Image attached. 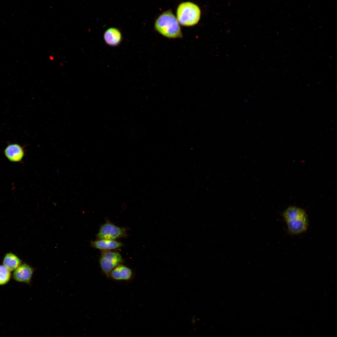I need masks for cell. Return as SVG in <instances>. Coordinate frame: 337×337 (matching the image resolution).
<instances>
[{"mask_svg":"<svg viewBox=\"0 0 337 337\" xmlns=\"http://www.w3.org/2000/svg\"><path fill=\"white\" fill-rule=\"evenodd\" d=\"M122 35L120 31L117 28L111 27L108 29L105 32L104 38L105 42L111 46H116L120 44L122 40Z\"/></svg>","mask_w":337,"mask_h":337,"instance_id":"ba28073f","label":"cell"},{"mask_svg":"<svg viewBox=\"0 0 337 337\" xmlns=\"http://www.w3.org/2000/svg\"><path fill=\"white\" fill-rule=\"evenodd\" d=\"M4 153L7 159L12 162H21L25 155L23 147L17 143L8 144L4 149Z\"/></svg>","mask_w":337,"mask_h":337,"instance_id":"5b68a950","label":"cell"},{"mask_svg":"<svg viewBox=\"0 0 337 337\" xmlns=\"http://www.w3.org/2000/svg\"><path fill=\"white\" fill-rule=\"evenodd\" d=\"M109 275L116 281H127L132 279L133 273L130 268L120 264L113 269Z\"/></svg>","mask_w":337,"mask_h":337,"instance_id":"52a82bcc","label":"cell"},{"mask_svg":"<svg viewBox=\"0 0 337 337\" xmlns=\"http://www.w3.org/2000/svg\"><path fill=\"white\" fill-rule=\"evenodd\" d=\"M286 222L289 232L292 234L302 233L306 229L307 227L306 217Z\"/></svg>","mask_w":337,"mask_h":337,"instance_id":"30bf717a","label":"cell"},{"mask_svg":"<svg viewBox=\"0 0 337 337\" xmlns=\"http://www.w3.org/2000/svg\"><path fill=\"white\" fill-rule=\"evenodd\" d=\"M156 30L164 36L176 38L182 37L178 22L172 12L166 11L160 15L155 21Z\"/></svg>","mask_w":337,"mask_h":337,"instance_id":"6da1fadb","label":"cell"},{"mask_svg":"<svg viewBox=\"0 0 337 337\" xmlns=\"http://www.w3.org/2000/svg\"><path fill=\"white\" fill-rule=\"evenodd\" d=\"M49 58L51 60H53L54 59V57L51 56H50Z\"/></svg>","mask_w":337,"mask_h":337,"instance_id":"5bb4252c","label":"cell"},{"mask_svg":"<svg viewBox=\"0 0 337 337\" xmlns=\"http://www.w3.org/2000/svg\"><path fill=\"white\" fill-rule=\"evenodd\" d=\"M33 272L34 269L32 267L26 263H24L21 264L15 270L13 277L17 281L28 284L30 282Z\"/></svg>","mask_w":337,"mask_h":337,"instance_id":"8992f818","label":"cell"},{"mask_svg":"<svg viewBox=\"0 0 337 337\" xmlns=\"http://www.w3.org/2000/svg\"><path fill=\"white\" fill-rule=\"evenodd\" d=\"M126 235L125 229L107 222L101 226L97 235L99 239L115 240Z\"/></svg>","mask_w":337,"mask_h":337,"instance_id":"277c9868","label":"cell"},{"mask_svg":"<svg viewBox=\"0 0 337 337\" xmlns=\"http://www.w3.org/2000/svg\"><path fill=\"white\" fill-rule=\"evenodd\" d=\"M4 265H0V285L7 284L9 281L11 273Z\"/></svg>","mask_w":337,"mask_h":337,"instance_id":"4fadbf2b","label":"cell"},{"mask_svg":"<svg viewBox=\"0 0 337 337\" xmlns=\"http://www.w3.org/2000/svg\"><path fill=\"white\" fill-rule=\"evenodd\" d=\"M3 263L8 269L12 271L16 269L21 264L22 261L15 255L8 253L5 256Z\"/></svg>","mask_w":337,"mask_h":337,"instance_id":"8fae6325","label":"cell"},{"mask_svg":"<svg viewBox=\"0 0 337 337\" xmlns=\"http://www.w3.org/2000/svg\"><path fill=\"white\" fill-rule=\"evenodd\" d=\"M199 7L190 2H183L178 6L177 11L178 22L185 26H193L197 23L200 17Z\"/></svg>","mask_w":337,"mask_h":337,"instance_id":"7a4b0ae2","label":"cell"},{"mask_svg":"<svg viewBox=\"0 0 337 337\" xmlns=\"http://www.w3.org/2000/svg\"><path fill=\"white\" fill-rule=\"evenodd\" d=\"M124 261L119 252L108 250L102 252L99 262L102 271L108 277L112 270Z\"/></svg>","mask_w":337,"mask_h":337,"instance_id":"3957f363","label":"cell"},{"mask_svg":"<svg viewBox=\"0 0 337 337\" xmlns=\"http://www.w3.org/2000/svg\"><path fill=\"white\" fill-rule=\"evenodd\" d=\"M92 246L95 248L108 251L123 246L122 243L115 240L99 239L92 241L91 242Z\"/></svg>","mask_w":337,"mask_h":337,"instance_id":"9c48e42d","label":"cell"},{"mask_svg":"<svg viewBox=\"0 0 337 337\" xmlns=\"http://www.w3.org/2000/svg\"><path fill=\"white\" fill-rule=\"evenodd\" d=\"M283 217L286 222L306 217L304 211L295 207H290L284 212Z\"/></svg>","mask_w":337,"mask_h":337,"instance_id":"7c38bea8","label":"cell"}]
</instances>
